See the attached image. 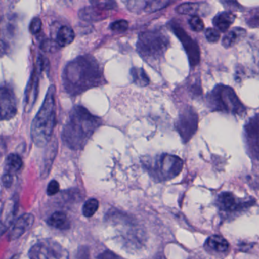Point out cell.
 Instances as JSON below:
<instances>
[{
	"label": "cell",
	"instance_id": "cell-12",
	"mask_svg": "<svg viewBox=\"0 0 259 259\" xmlns=\"http://www.w3.org/2000/svg\"><path fill=\"white\" fill-rule=\"evenodd\" d=\"M123 3L126 6L127 9L134 13H154L166 8L167 6L172 4L169 0H130Z\"/></svg>",
	"mask_w": 259,
	"mask_h": 259
},
{
	"label": "cell",
	"instance_id": "cell-28",
	"mask_svg": "<svg viewBox=\"0 0 259 259\" xmlns=\"http://www.w3.org/2000/svg\"><path fill=\"white\" fill-rule=\"evenodd\" d=\"M40 48L45 52L56 53L60 50V47L59 46L56 40H52V39H47L42 42Z\"/></svg>",
	"mask_w": 259,
	"mask_h": 259
},
{
	"label": "cell",
	"instance_id": "cell-33",
	"mask_svg": "<svg viewBox=\"0 0 259 259\" xmlns=\"http://www.w3.org/2000/svg\"><path fill=\"white\" fill-rule=\"evenodd\" d=\"M128 23L125 20H118L110 25V29L116 32H125L128 30Z\"/></svg>",
	"mask_w": 259,
	"mask_h": 259
},
{
	"label": "cell",
	"instance_id": "cell-35",
	"mask_svg": "<svg viewBox=\"0 0 259 259\" xmlns=\"http://www.w3.org/2000/svg\"><path fill=\"white\" fill-rule=\"evenodd\" d=\"M59 191H60V184H59L58 182L54 180L50 182L48 189H47L48 195L50 196H53V195H55L56 194L58 193Z\"/></svg>",
	"mask_w": 259,
	"mask_h": 259
},
{
	"label": "cell",
	"instance_id": "cell-40",
	"mask_svg": "<svg viewBox=\"0 0 259 259\" xmlns=\"http://www.w3.org/2000/svg\"><path fill=\"white\" fill-rule=\"evenodd\" d=\"M3 48L2 47H1V45H0V54H1V53H2V51H3Z\"/></svg>",
	"mask_w": 259,
	"mask_h": 259
},
{
	"label": "cell",
	"instance_id": "cell-3",
	"mask_svg": "<svg viewBox=\"0 0 259 259\" xmlns=\"http://www.w3.org/2000/svg\"><path fill=\"white\" fill-rule=\"evenodd\" d=\"M55 95L56 88L51 85L31 124V139L37 146H46L51 142L56 125Z\"/></svg>",
	"mask_w": 259,
	"mask_h": 259
},
{
	"label": "cell",
	"instance_id": "cell-17",
	"mask_svg": "<svg viewBox=\"0 0 259 259\" xmlns=\"http://www.w3.org/2000/svg\"><path fill=\"white\" fill-rule=\"evenodd\" d=\"M34 223V216L31 213H25L22 215L16 224L13 225V228L9 233L8 239L10 241L16 239L23 236L28 230L31 228Z\"/></svg>",
	"mask_w": 259,
	"mask_h": 259
},
{
	"label": "cell",
	"instance_id": "cell-22",
	"mask_svg": "<svg viewBox=\"0 0 259 259\" xmlns=\"http://www.w3.org/2000/svg\"><path fill=\"white\" fill-rule=\"evenodd\" d=\"M48 224L54 228L67 230L70 227V222L67 215L63 211H56L48 218Z\"/></svg>",
	"mask_w": 259,
	"mask_h": 259
},
{
	"label": "cell",
	"instance_id": "cell-9",
	"mask_svg": "<svg viewBox=\"0 0 259 259\" xmlns=\"http://www.w3.org/2000/svg\"><path fill=\"white\" fill-rule=\"evenodd\" d=\"M169 25L172 32L181 41L187 54L191 67H195L198 66L201 60V53L197 42L194 40L180 25H179L178 22L172 20Z\"/></svg>",
	"mask_w": 259,
	"mask_h": 259
},
{
	"label": "cell",
	"instance_id": "cell-8",
	"mask_svg": "<svg viewBox=\"0 0 259 259\" xmlns=\"http://www.w3.org/2000/svg\"><path fill=\"white\" fill-rule=\"evenodd\" d=\"M30 259H69V252L56 241L45 239L37 242L29 251Z\"/></svg>",
	"mask_w": 259,
	"mask_h": 259
},
{
	"label": "cell",
	"instance_id": "cell-7",
	"mask_svg": "<svg viewBox=\"0 0 259 259\" xmlns=\"http://www.w3.org/2000/svg\"><path fill=\"white\" fill-rule=\"evenodd\" d=\"M198 115L192 107H185L180 111L175 122V128L183 143H187L195 136L198 128Z\"/></svg>",
	"mask_w": 259,
	"mask_h": 259
},
{
	"label": "cell",
	"instance_id": "cell-20",
	"mask_svg": "<svg viewBox=\"0 0 259 259\" xmlns=\"http://www.w3.org/2000/svg\"><path fill=\"white\" fill-rule=\"evenodd\" d=\"M79 17L87 22H98L107 17V11L95 6L84 7L79 11Z\"/></svg>",
	"mask_w": 259,
	"mask_h": 259
},
{
	"label": "cell",
	"instance_id": "cell-13",
	"mask_svg": "<svg viewBox=\"0 0 259 259\" xmlns=\"http://www.w3.org/2000/svg\"><path fill=\"white\" fill-rule=\"evenodd\" d=\"M217 203L219 208L223 211L234 212L252 205L253 201H242L238 199L231 192H224L218 195Z\"/></svg>",
	"mask_w": 259,
	"mask_h": 259
},
{
	"label": "cell",
	"instance_id": "cell-38",
	"mask_svg": "<svg viewBox=\"0 0 259 259\" xmlns=\"http://www.w3.org/2000/svg\"><path fill=\"white\" fill-rule=\"evenodd\" d=\"M2 183L5 187H11L13 183V175L4 172V176L2 177Z\"/></svg>",
	"mask_w": 259,
	"mask_h": 259
},
{
	"label": "cell",
	"instance_id": "cell-15",
	"mask_svg": "<svg viewBox=\"0 0 259 259\" xmlns=\"http://www.w3.org/2000/svg\"><path fill=\"white\" fill-rule=\"evenodd\" d=\"M19 208V198L17 196L12 197L8 201H6L3 206L0 214V225L3 231L9 228L11 226L16 213Z\"/></svg>",
	"mask_w": 259,
	"mask_h": 259
},
{
	"label": "cell",
	"instance_id": "cell-24",
	"mask_svg": "<svg viewBox=\"0 0 259 259\" xmlns=\"http://www.w3.org/2000/svg\"><path fill=\"white\" fill-rule=\"evenodd\" d=\"M206 244L209 248L218 252H224L229 248L228 242L219 235H213L210 236L207 239Z\"/></svg>",
	"mask_w": 259,
	"mask_h": 259
},
{
	"label": "cell",
	"instance_id": "cell-26",
	"mask_svg": "<svg viewBox=\"0 0 259 259\" xmlns=\"http://www.w3.org/2000/svg\"><path fill=\"white\" fill-rule=\"evenodd\" d=\"M22 165L23 162L20 156L16 154H10L6 160L5 172L13 175L20 170Z\"/></svg>",
	"mask_w": 259,
	"mask_h": 259
},
{
	"label": "cell",
	"instance_id": "cell-39",
	"mask_svg": "<svg viewBox=\"0 0 259 259\" xmlns=\"http://www.w3.org/2000/svg\"><path fill=\"white\" fill-rule=\"evenodd\" d=\"M19 254H16L15 255H13V257H11V259H19Z\"/></svg>",
	"mask_w": 259,
	"mask_h": 259
},
{
	"label": "cell",
	"instance_id": "cell-10",
	"mask_svg": "<svg viewBox=\"0 0 259 259\" xmlns=\"http://www.w3.org/2000/svg\"><path fill=\"white\" fill-rule=\"evenodd\" d=\"M17 111V101L13 89L8 86H0V121L13 119Z\"/></svg>",
	"mask_w": 259,
	"mask_h": 259
},
{
	"label": "cell",
	"instance_id": "cell-6",
	"mask_svg": "<svg viewBox=\"0 0 259 259\" xmlns=\"http://www.w3.org/2000/svg\"><path fill=\"white\" fill-rule=\"evenodd\" d=\"M144 166L157 181L172 180L181 172L183 161L178 156L162 154L144 161Z\"/></svg>",
	"mask_w": 259,
	"mask_h": 259
},
{
	"label": "cell",
	"instance_id": "cell-11",
	"mask_svg": "<svg viewBox=\"0 0 259 259\" xmlns=\"http://www.w3.org/2000/svg\"><path fill=\"white\" fill-rule=\"evenodd\" d=\"M244 140L250 157L258 160V115L249 119L244 126Z\"/></svg>",
	"mask_w": 259,
	"mask_h": 259
},
{
	"label": "cell",
	"instance_id": "cell-1",
	"mask_svg": "<svg viewBox=\"0 0 259 259\" xmlns=\"http://www.w3.org/2000/svg\"><path fill=\"white\" fill-rule=\"evenodd\" d=\"M62 82L69 95H80L89 89L105 84L102 69L95 57L81 56L69 62L63 69Z\"/></svg>",
	"mask_w": 259,
	"mask_h": 259
},
{
	"label": "cell",
	"instance_id": "cell-34",
	"mask_svg": "<svg viewBox=\"0 0 259 259\" xmlns=\"http://www.w3.org/2000/svg\"><path fill=\"white\" fill-rule=\"evenodd\" d=\"M42 28V22L39 18H34L30 24V32L32 34H37Z\"/></svg>",
	"mask_w": 259,
	"mask_h": 259
},
{
	"label": "cell",
	"instance_id": "cell-4",
	"mask_svg": "<svg viewBox=\"0 0 259 259\" xmlns=\"http://www.w3.org/2000/svg\"><path fill=\"white\" fill-rule=\"evenodd\" d=\"M169 37L163 31L152 30L141 33L138 38L137 52L145 62L156 66L161 62L169 46Z\"/></svg>",
	"mask_w": 259,
	"mask_h": 259
},
{
	"label": "cell",
	"instance_id": "cell-31",
	"mask_svg": "<svg viewBox=\"0 0 259 259\" xmlns=\"http://www.w3.org/2000/svg\"><path fill=\"white\" fill-rule=\"evenodd\" d=\"M92 6L98 7L104 11L113 10L117 7L116 3L114 1H91Z\"/></svg>",
	"mask_w": 259,
	"mask_h": 259
},
{
	"label": "cell",
	"instance_id": "cell-21",
	"mask_svg": "<svg viewBox=\"0 0 259 259\" xmlns=\"http://www.w3.org/2000/svg\"><path fill=\"white\" fill-rule=\"evenodd\" d=\"M246 36V31L242 28L236 27L230 30L224 35L222 39V45L224 48H233L236 44L242 40Z\"/></svg>",
	"mask_w": 259,
	"mask_h": 259
},
{
	"label": "cell",
	"instance_id": "cell-19",
	"mask_svg": "<svg viewBox=\"0 0 259 259\" xmlns=\"http://www.w3.org/2000/svg\"><path fill=\"white\" fill-rule=\"evenodd\" d=\"M236 15L232 12H223L218 13L213 19V25L215 29L221 32H226L236 20Z\"/></svg>",
	"mask_w": 259,
	"mask_h": 259
},
{
	"label": "cell",
	"instance_id": "cell-5",
	"mask_svg": "<svg viewBox=\"0 0 259 259\" xmlns=\"http://www.w3.org/2000/svg\"><path fill=\"white\" fill-rule=\"evenodd\" d=\"M206 101L212 111L242 116L246 111L237 95L230 86L218 84L207 94Z\"/></svg>",
	"mask_w": 259,
	"mask_h": 259
},
{
	"label": "cell",
	"instance_id": "cell-32",
	"mask_svg": "<svg viewBox=\"0 0 259 259\" xmlns=\"http://www.w3.org/2000/svg\"><path fill=\"white\" fill-rule=\"evenodd\" d=\"M204 34H205V37L207 41L211 44L217 43L220 40V37H221L219 31L215 29V28H207L205 32H204Z\"/></svg>",
	"mask_w": 259,
	"mask_h": 259
},
{
	"label": "cell",
	"instance_id": "cell-36",
	"mask_svg": "<svg viewBox=\"0 0 259 259\" xmlns=\"http://www.w3.org/2000/svg\"><path fill=\"white\" fill-rule=\"evenodd\" d=\"M98 259H125L111 251H105L98 255Z\"/></svg>",
	"mask_w": 259,
	"mask_h": 259
},
{
	"label": "cell",
	"instance_id": "cell-30",
	"mask_svg": "<svg viewBox=\"0 0 259 259\" xmlns=\"http://www.w3.org/2000/svg\"><path fill=\"white\" fill-rule=\"evenodd\" d=\"M188 22L191 29L195 32H201L204 29V22L199 16H192Z\"/></svg>",
	"mask_w": 259,
	"mask_h": 259
},
{
	"label": "cell",
	"instance_id": "cell-37",
	"mask_svg": "<svg viewBox=\"0 0 259 259\" xmlns=\"http://www.w3.org/2000/svg\"><path fill=\"white\" fill-rule=\"evenodd\" d=\"M221 4L224 6L226 9L230 10H239L242 8V6L239 5L237 2L235 1H221Z\"/></svg>",
	"mask_w": 259,
	"mask_h": 259
},
{
	"label": "cell",
	"instance_id": "cell-27",
	"mask_svg": "<svg viewBox=\"0 0 259 259\" xmlns=\"http://www.w3.org/2000/svg\"><path fill=\"white\" fill-rule=\"evenodd\" d=\"M99 207V202L95 198H91L88 200L82 207L83 215L86 218H91L93 216Z\"/></svg>",
	"mask_w": 259,
	"mask_h": 259
},
{
	"label": "cell",
	"instance_id": "cell-25",
	"mask_svg": "<svg viewBox=\"0 0 259 259\" xmlns=\"http://www.w3.org/2000/svg\"><path fill=\"white\" fill-rule=\"evenodd\" d=\"M130 76L132 81L139 87H145L149 84V78L145 71L142 68H132L130 69Z\"/></svg>",
	"mask_w": 259,
	"mask_h": 259
},
{
	"label": "cell",
	"instance_id": "cell-18",
	"mask_svg": "<svg viewBox=\"0 0 259 259\" xmlns=\"http://www.w3.org/2000/svg\"><path fill=\"white\" fill-rule=\"evenodd\" d=\"M57 149H58V142L57 139L51 142V145H48L45 151V157H44L43 166L41 169V177L47 178L51 172L53 163L57 156Z\"/></svg>",
	"mask_w": 259,
	"mask_h": 259
},
{
	"label": "cell",
	"instance_id": "cell-29",
	"mask_svg": "<svg viewBox=\"0 0 259 259\" xmlns=\"http://www.w3.org/2000/svg\"><path fill=\"white\" fill-rule=\"evenodd\" d=\"M246 23L248 26L253 28H257L258 27L259 22V9L256 7L253 9L251 12H249V15L246 18Z\"/></svg>",
	"mask_w": 259,
	"mask_h": 259
},
{
	"label": "cell",
	"instance_id": "cell-2",
	"mask_svg": "<svg viewBox=\"0 0 259 259\" xmlns=\"http://www.w3.org/2000/svg\"><path fill=\"white\" fill-rule=\"evenodd\" d=\"M101 124L102 120L99 117L84 107L76 106L69 113L62 132V139L70 149H82Z\"/></svg>",
	"mask_w": 259,
	"mask_h": 259
},
{
	"label": "cell",
	"instance_id": "cell-23",
	"mask_svg": "<svg viewBox=\"0 0 259 259\" xmlns=\"http://www.w3.org/2000/svg\"><path fill=\"white\" fill-rule=\"evenodd\" d=\"M75 39V32L69 26H63L60 28L57 35V43L60 48H64L71 45Z\"/></svg>",
	"mask_w": 259,
	"mask_h": 259
},
{
	"label": "cell",
	"instance_id": "cell-14",
	"mask_svg": "<svg viewBox=\"0 0 259 259\" xmlns=\"http://www.w3.org/2000/svg\"><path fill=\"white\" fill-rule=\"evenodd\" d=\"M39 73L38 71L34 67L31 75L28 85L25 89V99H24V110L26 113L31 111V109L35 104L38 95L39 89Z\"/></svg>",
	"mask_w": 259,
	"mask_h": 259
},
{
	"label": "cell",
	"instance_id": "cell-16",
	"mask_svg": "<svg viewBox=\"0 0 259 259\" xmlns=\"http://www.w3.org/2000/svg\"><path fill=\"white\" fill-rule=\"evenodd\" d=\"M176 12L179 14L192 16H207L210 14V5L204 2L184 3L177 6Z\"/></svg>",
	"mask_w": 259,
	"mask_h": 259
}]
</instances>
